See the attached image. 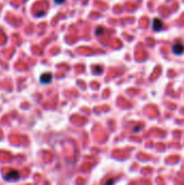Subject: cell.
<instances>
[{"instance_id": "obj_1", "label": "cell", "mask_w": 184, "mask_h": 185, "mask_svg": "<svg viewBox=\"0 0 184 185\" xmlns=\"http://www.w3.org/2000/svg\"><path fill=\"white\" fill-rule=\"evenodd\" d=\"M19 178H21V174H19V172L17 170H11L5 175V180L8 181V182H15V181H19Z\"/></svg>"}, {"instance_id": "obj_2", "label": "cell", "mask_w": 184, "mask_h": 185, "mask_svg": "<svg viewBox=\"0 0 184 185\" xmlns=\"http://www.w3.org/2000/svg\"><path fill=\"white\" fill-rule=\"evenodd\" d=\"M52 78H53V76L51 73H44L40 76V82L44 84H48L52 81Z\"/></svg>"}, {"instance_id": "obj_3", "label": "cell", "mask_w": 184, "mask_h": 185, "mask_svg": "<svg viewBox=\"0 0 184 185\" xmlns=\"http://www.w3.org/2000/svg\"><path fill=\"white\" fill-rule=\"evenodd\" d=\"M172 52H173L175 55H181V54L184 52V44H179V42L173 44V47H172Z\"/></svg>"}, {"instance_id": "obj_4", "label": "cell", "mask_w": 184, "mask_h": 185, "mask_svg": "<svg viewBox=\"0 0 184 185\" xmlns=\"http://www.w3.org/2000/svg\"><path fill=\"white\" fill-rule=\"evenodd\" d=\"M163 28H164V23H163V21L160 19H154V21H153V29H154L155 32H160Z\"/></svg>"}, {"instance_id": "obj_5", "label": "cell", "mask_w": 184, "mask_h": 185, "mask_svg": "<svg viewBox=\"0 0 184 185\" xmlns=\"http://www.w3.org/2000/svg\"><path fill=\"white\" fill-rule=\"evenodd\" d=\"M95 34H97V35H102V34H103V28H102V27H100V28L95 29Z\"/></svg>"}, {"instance_id": "obj_6", "label": "cell", "mask_w": 184, "mask_h": 185, "mask_svg": "<svg viewBox=\"0 0 184 185\" xmlns=\"http://www.w3.org/2000/svg\"><path fill=\"white\" fill-rule=\"evenodd\" d=\"M54 2L56 3V5H62L65 2V0H54Z\"/></svg>"}]
</instances>
